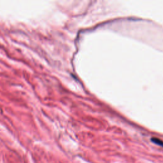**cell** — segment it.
Returning a JSON list of instances; mask_svg holds the SVG:
<instances>
[{"label": "cell", "mask_w": 163, "mask_h": 163, "mask_svg": "<svg viewBox=\"0 0 163 163\" xmlns=\"http://www.w3.org/2000/svg\"><path fill=\"white\" fill-rule=\"evenodd\" d=\"M152 141L154 143V144H157L159 145H161V146H162L163 147V141H161V139H159L158 138H152Z\"/></svg>", "instance_id": "1"}]
</instances>
